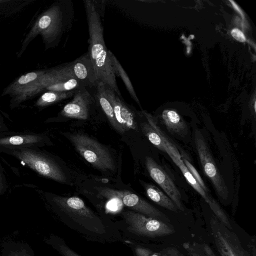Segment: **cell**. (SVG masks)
Returning <instances> with one entry per match:
<instances>
[{
  "mask_svg": "<svg viewBox=\"0 0 256 256\" xmlns=\"http://www.w3.org/2000/svg\"><path fill=\"white\" fill-rule=\"evenodd\" d=\"M196 244L206 256H216L208 244Z\"/></svg>",
  "mask_w": 256,
  "mask_h": 256,
  "instance_id": "d6a6232c",
  "label": "cell"
},
{
  "mask_svg": "<svg viewBox=\"0 0 256 256\" xmlns=\"http://www.w3.org/2000/svg\"><path fill=\"white\" fill-rule=\"evenodd\" d=\"M10 154L38 174L56 182H66L61 168L46 156L26 147L10 148Z\"/></svg>",
  "mask_w": 256,
  "mask_h": 256,
  "instance_id": "8992f818",
  "label": "cell"
},
{
  "mask_svg": "<svg viewBox=\"0 0 256 256\" xmlns=\"http://www.w3.org/2000/svg\"><path fill=\"white\" fill-rule=\"evenodd\" d=\"M0 256H35L31 247L27 244L8 241L1 246Z\"/></svg>",
  "mask_w": 256,
  "mask_h": 256,
  "instance_id": "d6986e66",
  "label": "cell"
},
{
  "mask_svg": "<svg viewBox=\"0 0 256 256\" xmlns=\"http://www.w3.org/2000/svg\"><path fill=\"white\" fill-rule=\"evenodd\" d=\"M72 16L70 1L64 0L54 4L37 20L23 45L28 44L38 34L41 35L46 44H56L67 28H70Z\"/></svg>",
  "mask_w": 256,
  "mask_h": 256,
  "instance_id": "3957f363",
  "label": "cell"
},
{
  "mask_svg": "<svg viewBox=\"0 0 256 256\" xmlns=\"http://www.w3.org/2000/svg\"><path fill=\"white\" fill-rule=\"evenodd\" d=\"M194 142L198 156L206 175L210 180L218 196L226 200L229 192L219 172L205 139L198 130L195 131Z\"/></svg>",
  "mask_w": 256,
  "mask_h": 256,
  "instance_id": "ba28073f",
  "label": "cell"
},
{
  "mask_svg": "<svg viewBox=\"0 0 256 256\" xmlns=\"http://www.w3.org/2000/svg\"><path fill=\"white\" fill-rule=\"evenodd\" d=\"M183 246L188 256H206L195 243L185 242Z\"/></svg>",
  "mask_w": 256,
  "mask_h": 256,
  "instance_id": "f546056e",
  "label": "cell"
},
{
  "mask_svg": "<svg viewBox=\"0 0 256 256\" xmlns=\"http://www.w3.org/2000/svg\"><path fill=\"white\" fill-rule=\"evenodd\" d=\"M95 188L101 197L118 200L132 210L160 220L166 223L170 222V219L165 214L143 198L130 191L102 187H96Z\"/></svg>",
  "mask_w": 256,
  "mask_h": 256,
  "instance_id": "52a82bcc",
  "label": "cell"
},
{
  "mask_svg": "<svg viewBox=\"0 0 256 256\" xmlns=\"http://www.w3.org/2000/svg\"><path fill=\"white\" fill-rule=\"evenodd\" d=\"M88 29V50L90 60L98 82H102L118 95L121 96L104 38L102 17L104 8L96 1H84Z\"/></svg>",
  "mask_w": 256,
  "mask_h": 256,
  "instance_id": "7a4b0ae2",
  "label": "cell"
},
{
  "mask_svg": "<svg viewBox=\"0 0 256 256\" xmlns=\"http://www.w3.org/2000/svg\"><path fill=\"white\" fill-rule=\"evenodd\" d=\"M96 103L92 90L82 87L75 91L72 100L64 106L60 114L66 118L85 120Z\"/></svg>",
  "mask_w": 256,
  "mask_h": 256,
  "instance_id": "8fae6325",
  "label": "cell"
},
{
  "mask_svg": "<svg viewBox=\"0 0 256 256\" xmlns=\"http://www.w3.org/2000/svg\"><path fill=\"white\" fill-rule=\"evenodd\" d=\"M145 164L152 179L164 190L178 210L184 211L181 194L166 171L150 156H146Z\"/></svg>",
  "mask_w": 256,
  "mask_h": 256,
  "instance_id": "7c38bea8",
  "label": "cell"
},
{
  "mask_svg": "<svg viewBox=\"0 0 256 256\" xmlns=\"http://www.w3.org/2000/svg\"><path fill=\"white\" fill-rule=\"evenodd\" d=\"M72 73L85 87L92 90L98 82L88 52L70 62Z\"/></svg>",
  "mask_w": 256,
  "mask_h": 256,
  "instance_id": "9a60e30c",
  "label": "cell"
},
{
  "mask_svg": "<svg viewBox=\"0 0 256 256\" xmlns=\"http://www.w3.org/2000/svg\"><path fill=\"white\" fill-rule=\"evenodd\" d=\"M162 120L166 127L171 134L182 138L188 134L186 124L176 112L172 110L164 111Z\"/></svg>",
  "mask_w": 256,
  "mask_h": 256,
  "instance_id": "e0dca14e",
  "label": "cell"
},
{
  "mask_svg": "<svg viewBox=\"0 0 256 256\" xmlns=\"http://www.w3.org/2000/svg\"><path fill=\"white\" fill-rule=\"evenodd\" d=\"M92 90L97 104L102 108L111 126L118 132L124 134V132L117 122L113 108L106 97L104 84L98 82L96 87Z\"/></svg>",
  "mask_w": 256,
  "mask_h": 256,
  "instance_id": "2e32d148",
  "label": "cell"
},
{
  "mask_svg": "<svg viewBox=\"0 0 256 256\" xmlns=\"http://www.w3.org/2000/svg\"><path fill=\"white\" fill-rule=\"evenodd\" d=\"M2 180L1 174L0 173V192L2 190Z\"/></svg>",
  "mask_w": 256,
  "mask_h": 256,
  "instance_id": "e575fe53",
  "label": "cell"
},
{
  "mask_svg": "<svg viewBox=\"0 0 256 256\" xmlns=\"http://www.w3.org/2000/svg\"><path fill=\"white\" fill-rule=\"evenodd\" d=\"M231 34L234 38L240 42H244L246 40L244 34L238 28H234L232 30Z\"/></svg>",
  "mask_w": 256,
  "mask_h": 256,
  "instance_id": "1f68e13d",
  "label": "cell"
},
{
  "mask_svg": "<svg viewBox=\"0 0 256 256\" xmlns=\"http://www.w3.org/2000/svg\"><path fill=\"white\" fill-rule=\"evenodd\" d=\"M168 155L174 163L180 168L187 182L202 196L208 204L216 218L228 228L232 230V227L229 219L224 210L213 198L208 193L206 192L194 178L184 165L181 158H176L170 154H168Z\"/></svg>",
  "mask_w": 256,
  "mask_h": 256,
  "instance_id": "4fadbf2b",
  "label": "cell"
},
{
  "mask_svg": "<svg viewBox=\"0 0 256 256\" xmlns=\"http://www.w3.org/2000/svg\"><path fill=\"white\" fill-rule=\"evenodd\" d=\"M181 159L184 163V165L192 174V176L196 180V181L198 182V184L206 192L208 193V190L207 187L206 186L204 180L201 178L200 176L195 168L192 165V164L189 162L188 159L184 156L183 155L181 156Z\"/></svg>",
  "mask_w": 256,
  "mask_h": 256,
  "instance_id": "f1b7e54d",
  "label": "cell"
},
{
  "mask_svg": "<svg viewBox=\"0 0 256 256\" xmlns=\"http://www.w3.org/2000/svg\"><path fill=\"white\" fill-rule=\"evenodd\" d=\"M122 242L130 248L134 256H160L158 252H154L140 242L125 238H123Z\"/></svg>",
  "mask_w": 256,
  "mask_h": 256,
  "instance_id": "4316f807",
  "label": "cell"
},
{
  "mask_svg": "<svg viewBox=\"0 0 256 256\" xmlns=\"http://www.w3.org/2000/svg\"><path fill=\"white\" fill-rule=\"evenodd\" d=\"M230 2L232 4V5L234 6V8H235V9L236 10H238L241 14H242V13L241 12V11L240 10V8H238V6L233 1H230Z\"/></svg>",
  "mask_w": 256,
  "mask_h": 256,
  "instance_id": "836d02e7",
  "label": "cell"
},
{
  "mask_svg": "<svg viewBox=\"0 0 256 256\" xmlns=\"http://www.w3.org/2000/svg\"><path fill=\"white\" fill-rule=\"evenodd\" d=\"M44 241L61 256H82L69 247L62 238L55 234H50Z\"/></svg>",
  "mask_w": 256,
  "mask_h": 256,
  "instance_id": "7402d4cb",
  "label": "cell"
},
{
  "mask_svg": "<svg viewBox=\"0 0 256 256\" xmlns=\"http://www.w3.org/2000/svg\"><path fill=\"white\" fill-rule=\"evenodd\" d=\"M45 72H32L22 76L11 85L10 88H8V92H12L16 90L32 83L38 77L44 74Z\"/></svg>",
  "mask_w": 256,
  "mask_h": 256,
  "instance_id": "83f0119b",
  "label": "cell"
},
{
  "mask_svg": "<svg viewBox=\"0 0 256 256\" xmlns=\"http://www.w3.org/2000/svg\"><path fill=\"white\" fill-rule=\"evenodd\" d=\"M108 54L116 76H117L122 79L130 96L140 105L138 99L126 72L124 70L119 61L110 50H108Z\"/></svg>",
  "mask_w": 256,
  "mask_h": 256,
  "instance_id": "44dd1931",
  "label": "cell"
},
{
  "mask_svg": "<svg viewBox=\"0 0 256 256\" xmlns=\"http://www.w3.org/2000/svg\"><path fill=\"white\" fill-rule=\"evenodd\" d=\"M158 252L160 256H184L180 252L174 247L164 248Z\"/></svg>",
  "mask_w": 256,
  "mask_h": 256,
  "instance_id": "4dcf8cb0",
  "label": "cell"
},
{
  "mask_svg": "<svg viewBox=\"0 0 256 256\" xmlns=\"http://www.w3.org/2000/svg\"><path fill=\"white\" fill-rule=\"evenodd\" d=\"M84 86L78 80L73 76L53 84L45 89L48 91L67 92L74 91Z\"/></svg>",
  "mask_w": 256,
  "mask_h": 256,
  "instance_id": "d4e9b609",
  "label": "cell"
},
{
  "mask_svg": "<svg viewBox=\"0 0 256 256\" xmlns=\"http://www.w3.org/2000/svg\"><path fill=\"white\" fill-rule=\"evenodd\" d=\"M106 97L114 112L116 119L125 132L136 127L135 114L127 104L114 92L105 86Z\"/></svg>",
  "mask_w": 256,
  "mask_h": 256,
  "instance_id": "5bb4252c",
  "label": "cell"
},
{
  "mask_svg": "<svg viewBox=\"0 0 256 256\" xmlns=\"http://www.w3.org/2000/svg\"><path fill=\"white\" fill-rule=\"evenodd\" d=\"M73 76L70 62L46 71L32 83L11 93L16 96L15 100L20 102L53 84Z\"/></svg>",
  "mask_w": 256,
  "mask_h": 256,
  "instance_id": "30bf717a",
  "label": "cell"
},
{
  "mask_svg": "<svg viewBox=\"0 0 256 256\" xmlns=\"http://www.w3.org/2000/svg\"><path fill=\"white\" fill-rule=\"evenodd\" d=\"M0 2H1V1L0 0Z\"/></svg>",
  "mask_w": 256,
  "mask_h": 256,
  "instance_id": "d590c367",
  "label": "cell"
},
{
  "mask_svg": "<svg viewBox=\"0 0 256 256\" xmlns=\"http://www.w3.org/2000/svg\"><path fill=\"white\" fill-rule=\"evenodd\" d=\"M146 195L158 205L174 212H178V208L172 200L156 186L150 184L145 186Z\"/></svg>",
  "mask_w": 256,
  "mask_h": 256,
  "instance_id": "ac0fdd59",
  "label": "cell"
},
{
  "mask_svg": "<svg viewBox=\"0 0 256 256\" xmlns=\"http://www.w3.org/2000/svg\"><path fill=\"white\" fill-rule=\"evenodd\" d=\"M142 112L146 116L148 122L154 128L161 137L166 146V153L168 154H172L176 158H181V155L175 144L158 126L156 120L153 116L146 112L142 111Z\"/></svg>",
  "mask_w": 256,
  "mask_h": 256,
  "instance_id": "cb8c5ba5",
  "label": "cell"
},
{
  "mask_svg": "<svg viewBox=\"0 0 256 256\" xmlns=\"http://www.w3.org/2000/svg\"><path fill=\"white\" fill-rule=\"evenodd\" d=\"M140 128L143 134L152 144L158 150L166 152V146L161 137L148 122H141Z\"/></svg>",
  "mask_w": 256,
  "mask_h": 256,
  "instance_id": "484cf974",
  "label": "cell"
},
{
  "mask_svg": "<svg viewBox=\"0 0 256 256\" xmlns=\"http://www.w3.org/2000/svg\"><path fill=\"white\" fill-rule=\"evenodd\" d=\"M50 204L59 220L85 240L102 244L122 242L114 222L95 212L80 198L54 196Z\"/></svg>",
  "mask_w": 256,
  "mask_h": 256,
  "instance_id": "6da1fadb",
  "label": "cell"
},
{
  "mask_svg": "<svg viewBox=\"0 0 256 256\" xmlns=\"http://www.w3.org/2000/svg\"><path fill=\"white\" fill-rule=\"evenodd\" d=\"M77 152L88 162L98 170L114 171L115 164L108 150L94 138L83 134L68 135Z\"/></svg>",
  "mask_w": 256,
  "mask_h": 256,
  "instance_id": "5b68a950",
  "label": "cell"
},
{
  "mask_svg": "<svg viewBox=\"0 0 256 256\" xmlns=\"http://www.w3.org/2000/svg\"><path fill=\"white\" fill-rule=\"evenodd\" d=\"M75 91L59 92L48 91L44 93L36 102L38 106H46L74 96Z\"/></svg>",
  "mask_w": 256,
  "mask_h": 256,
  "instance_id": "603a6c76",
  "label": "cell"
},
{
  "mask_svg": "<svg viewBox=\"0 0 256 256\" xmlns=\"http://www.w3.org/2000/svg\"><path fill=\"white\" fill-rule=\"evenodd\" d=\"M210 226L214 245L221 256H250L236 234L217 218H211Z\"/></svg>",
  "mask_w": 256,
  "mask_h": 256,
  "instance_id": "9c48e42d",
  "label": "cell"
},
{
  "mask_svg": "<svg viewBox=\"0 0 256 256\" xmlns=\"http://www.w3.org/2000/svg\"><path fill=\"white\" fill-rule=\"evenodd\" d=\"M42 138L36 134L16 135L0 138V147L27 146L42 142Z\"/></svg>",
  "mask_w": 256,
  "mask_h": 256,
  "instance_id": "ffe728a7",
  "label": "cell"
},
{
  "mask_svg": "<svg viewBox=\"0 0 256 256\" xmlns=\"http://www.w3.org/2000/svg\"><path fill=\"white\" fill-rule=\"evenodd\" d=\"M120 218L114 223L123 238L126 239L140 242L175 232L174 228L168 223L132 210L122 212Z\"/></svg>",
  "mask_w": 256,
  "mask_h": 256,
  "instance_id": "277c9868",
  "label": "cell"
}]
</instances>
